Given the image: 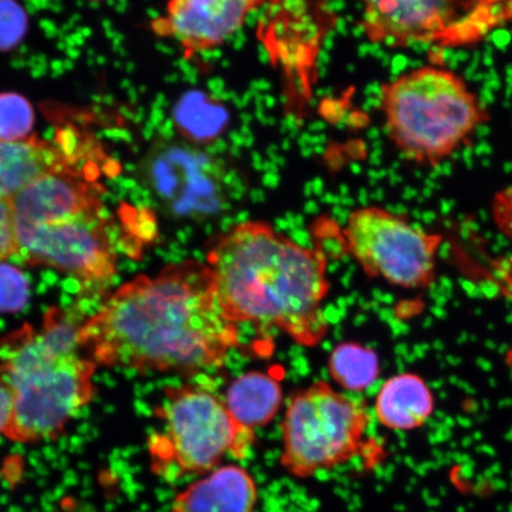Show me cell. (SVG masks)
<instances>
[{
	"label": "cell",
	"instance_id": "obj_1",
	"mask_svg": "<svg viewBox=\"0 0 512 512\" xmlns=\"http://www.w3.org/2000/svg\"><path fill=\"white\" fill-rule=\"evenodd\" d=\"M79 344L96 366L195 376L226 363L239 329L208 265L184 260L120 286L80 326Z\"/></svg>",
	"mask_w": 512,
	"mask_h": 512
},
{
	"label": "cell",
	"instance_id": "obj_2",
	"mask_svg": "<svg viewBox=\"0 0 512 512\" xmlns=\"http://www.w3.org/2000/svg\"><path fill=\"white\" fill-rule=\"evenodd\" d=\"M206 264L230 322L277 329L307 348L328 335L324 252L298 245L271 224L248 221L210 243Z\"/></svg>",
	"mask_w": 512,
	"mask_h": 512
},
{
	"label": "cell",
	"instance_id": "obj_3",
	"mask_svg": "<svg viewBox=\"0 0 512 512\" xmlns=\"http://www.w3.org/2000/svg\"><path fill=\"white\" fill-rule=\"evenodd\" d=\"M80 326L66 311L51 309L40 329L25 324L0 341V381L14 405L5 438L55 440L92 401L98 366L82 355Z\"/></svg>",
	"mask_w": 512,
	"mask_h": 512
},
{
	"label": "cell",
	"instance_id": "obj_4",
	"mask_svg": "<svg viewBox=\"0 0 512 512\" xmlns=\"http://www.w3.org/2000/svg\"><path fill=\"white\" fill-rule=\"evenodd\" d=\"M380 108L400 155L435 168L471 142L489 112L462 75L426 64L383 83Z\"/></svg>",
	"mask_w": 512,
	"mask_h": 512
},
{
	"label": "cell",
	"instance_id": "obj_5",
	"mask_svg": "<svg viewBox=\"0 0 512 512\" xmlns=\"http://www.w3.org/2000/svg\"><path fill=\"white\" fill-rule=\"evenodd\" d=\"M157 415L163 431L150 438L151 466L169 482L206 476L227 458L241 462L255 444V431L241 426L224 400L191 384L166 388Z\"/></svg>",
	"mask_w": 512,
	"mask_h": 512
},
{
	"label": "cell",
	"instance_id": "obj_6",
	"mask_svg": "<svg viewBox=\"0 0 512 512\" xmlns=\"http://www.w3.org/2000/svg\"><path fill=\"white\" fill-rule=\"evenodd\" d=\"M370 421L361 401L336 392L329 383L312 384L288 402L280 465L299 479L335 470L366 450Z\"/></svg>",
	"mask_w": 512,
	"mask_h": 512
},
{
	"label": "cell",
	"instance_id": "obj_7",
	"mask_svg": "<svg viewBox=\"0 0 512 512\" xmlns=\"http://www.w3.org/2000/svg\"><path fill=\"white\" fill-rule=\"evenodd\" d=\"M345 247L364 273L406 290H425L437 278L443 236L380 207L358 208L343 230Z\"/></svg>",
	"mask_w": 512,
	"mask_h": 512
},
{
	"label": "cell",
	"instance_id": "obj_8",
	"mask_svg": "<svg viewBox=\"0 0 512 512\" xmlns=\"http://www.w3.org/2000/svg\"><path fill=\"white\" fill-rule=\"evenodd\" d=\"M15 228L17 254L31 266L66 273L86 291L106 288L117 275V247L105 206L17 223Z\"/></svg>",
	"mask_w": 512,
	"mask_h": 512
},
{
	"label": "cell",
	"instance_id": "obj_9",
	"mask_svg": "<svg viewBox=\"0 0 512 512\" xmlns=\"http://www.w3.org/2000/svg\"><path fill=\"white\" fill-rule=\"evenodd\" d=\"M140 174L163 208L177 219L208 220L227 210L232 200V182L223 162L183 143L153 144Z\"/></svg>",
	"mask_w": 512,
	"mask_h": 512
},
{
	"label": "cell",
	"instance_id": "obj_10",
	"mask_svg": "<svg viewBox=\"0 0 512 512\" xmlns=\"http://www.w3.org/2000/svg\"><path fill=\"white\" fill-rule=\"evenodd\" d=\"M361 28L370 42L393 48L428 42L443 35L460 0H360Z\"/></svg>",
	"mask_w": 512,
	"mask_h": 512
},
{
	"label": "cell",
	"instance_id": "obj_11",
	"mask_svg": "<svg viewBox=\"0 0 512 512\" xmlns=\"http://www.w3.org/2000/svg\"><path fill=\"white\" fill-rule=\"evenodd\" d=\"M255 9L252 0H169L155 28L192 56L222 46Z\"/></svg>",
	"mask_w": 512,
	"mask_h": 512
},
{
	"label": "cell",
	"instance_id": "obj_12",
	"mask_svg": "<svg viewBox=\"0 0 512 512\" xmlns=\"http://www.w3.org/2000/svg\"><path fill=\"white\" fill-rule=\"evenodd\" d=\"M258 502L252 473L239 464H226L179 492L170 512H255Z\"/></svg>",
	"mask_w": 512,
	"mask_h": 512
},
{
	"label": "cell",
	"instance_id": "obj_13",
	"mask_svg": "<svg viewBox=\"0 0 512 512\" xmlns=\"http://www.w3.org/2000/svg\"><path fill=\"white\" fill-rule=\"evenodd\" d=\"M434 395L421 376L402 373L383 383L375 401L380 424L392 431H412L430 420Z\"/></svg>",
	"mask_w": 512,
	"mask_h": 512
},
{
	"label": "cell",
	"instance_id": "obj_14",
	"mask_svg": "<svg viewBox=\"0 0 512 512\" xmlns=\"http://www.w3.org/2000/svg\"><path fill=\"white\" fill-rule=\"evenodd\" d=\"M69 166L63 153L47 142H0V200L11 201L38 178Z\"/></svg>",
	"mask_w": 512,
	"mask_h": 512
},
{
	"label": "cell",
	"instance_id": "obj_15",
	"mask_svg": "<svg viewBox=\"0 0 512 512\" xmlns=\"http://www.w3.org/2000/svg\"><path fill=\"white\" fill-rule=\"evenodd\" d=\"M283 402V390L275 377L249 371L230 384L224 403L233 418L255 431L275 418Z\"/></svg>",
	"mask_w": 512,
	"mask_h": 512
},
{
	"label": "cell",
	"instance_id": "obj_16",
	"mask_svg": "<svg viewBox=\"0 0 512 512\" xmlns=\"http://www.w3.org/2000/svg\"><path fill=\"white\" fill-rule=\"evenodd\" d=\"M332 379L350 392H363L380 376V358L374 350L355 342L337 345L330 356Z\"/></svg>",
	"mask_w": 512,
	"mask_h": 512
},
{
	"label": "cell",
	"instance_id": "obj_17",
	"mask_svg": "<svg viewBox=\"0 0 512 512\" xmlns=\"http://www.w3.org/2000/svg\"><path fill=\"white\" fill-rule=\"evenodd\" d=\"M34 126V111L27 99L17 94L0 95V142L28 139Z\"/></svg>",
	"mask_w": 512,
	"mask_h": 512
},
{
	"label": "cell",
	"instance_id": "obj_18",
	"mask_svg": "<svg viewBox=\"0 0 512 512\" xmlns=\"http://www.w3.org/2000/svg\"><path fill=\"white\" fill-rule=\"evenodd\" d=\"M30 285L18 267L0 262V313H15L28 303Z\"/></svg>",
	"mask_w": 512,
	"mask_h": 512
},
{
	"label": "cell",
	"instance_id": "obj_19",
	"mask_svg": "<svg viewBox=\"0 0 512 512\" xmlns=\"http://www.w3.org/2000/svg\"><path fill=\"white\" fill-rule=\"evenodd\" d=\"M24 30V18L11 0H0V47H10Z\"/></svg>",
	"mask_w": 512,
	"mask_h": 512
},
{
	"label": "cell",
	"instance_id": "obj_20",
	"mask_svg": "<svg viewBox=\"0 0 512 512\" xmlns=\"http://www.w3.org/2000/svg\"><path fill=\"white\" fill-rule=\"evenodd\" d=\"M17 254L14 211L10 201L0 200V262Z\"/></svg>",
	"mask_w": 512,
	"mask_h": 512
},
{
	"label": "cell",
	"instance_id": "obj_21",
	"mask_svg": "<svg viewBox=\"0 0 512 512\" xmlns=\"http://www.w3.org/2000/svg\"><path fill=\"white\" fill-rule=\"evenodd\" d=\"M492 220L512 245V187L496 192L491 206Z\"/></svg>",
	"mask_w": 512,
	"mask_h": 512
},
{
	"label": "cell",
	"instance_id": "obj_22",
	"mask_svg": "<svg viewBox=\"0 0 512 512\" xmlns=\"http://www.w3.org/2000/svg\"><path fill=\"white\" fill-rule=\"evenodd\" d=\"M12 395L8 387L0 381V435L8 430L12 416Z\"/></svg>",
	"mask_w": 512,
	"mask_h": 512
},
{
	"label": "cell",
	"instance_id": "obj_23",
	"mask_svg": "<svg viewBox=\"0 0 512 512\" xmlns=\"http://www.w3.org/2000/svg\"><path fill=\"white\" fill-rule=\"evenodd\" d=\"M256 5V8H260L262 5H281L287 2V0H252Z\"/></svg>",
	"mask_w": 512,
	"mask_h": 512
}]
</instances>
